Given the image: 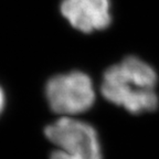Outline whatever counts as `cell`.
I'll return each instance as SVG.
<instances>
[{"label":"cell","instance_id":"obj_3","mask_svg":"<svg viewBox=\"0 0 159 159\" xmlns=\"http://www.w3.org/2000/svg\"><path fill=\"white\" fill-rule=\"evenodd\" d=\"M48 103L53 112L72 117L89 111L95 102L92 80L80 71L55 75L45 86Z\"/></svg>","mask_w":159,"mask_h":159},{"label":"cell","instance_id":"obj_5","mask_svg":"<svg viewBox=\"0 0 159 159\" xmlns=\"http://www.w3.org/2000/svg\"><path fill=\"white\" fill-rule=\"evenodd\" d=\"M3 107H5V93H3L2 89L0 87V114L2 112Z\"/></svg>","mask_w":159,"mask_h":159},{"label":"cell","instance_id":"obj_4","mask_svg":"<svg viewBox=\"0 0 159 159\" xmlns=\"http://www.w3.org/2000/svg\"><path fill=\"white\" fill-rule=\"evenodd\" d=\"M109 0H63L61 13L76 30L91 33L112 22Z\"/></svg>","mask_w":159,"mask_h":159},{"label":"cell","instance_id":"obj_2","mask_svg":"<svg viewBox=\"0 0 159 159\" xmlns=\"http://www.w3.org/2000/svg\"><path fill=\"white\" fill-rule=\"evenodd\" d=\"M45 136L57 147L50 159H102L96 130L85 122L62 116L45 128Z\"/></svg>","mask_w":159,"mask_h":159},{"label":"cell","instance_id":"obj_1","mask_svg":"<svg viewBox=\"0 0 159 159\" xmlns=\"http://www.w3.org/2000/svg\"><path fill=\"white\" fill-rule=\"evenodd\" d=\"M157 82L156 71L148 63L128 57L105 71L101 93L108 102L124 107L129 113L142 114L158 107Z\"/></svg>","mask_w":159,"mask_h":159}]
</instances>
